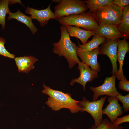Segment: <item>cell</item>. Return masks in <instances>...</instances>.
<instances>
[{
    "mask_svg": "<svg viewBox=\"0 0 129 129\" xmlns=\"http://www.w3.org/2000/svg\"><path fill=\"white\" fill-rule=\"evenodd\" d=\"M116 75H113L111 77H107L103 83L96 87H91L90 89L93 92V101H96L100 96L106 95L112 97H116L120 93L117 90L115 86Z\"/></svg>",
    "mask_w": 129,
    "mask_h": 129,
    "instance_id": "52a82bcc",
    "label": "cell"
},
{
    "mask_svg": "<svg viewBox=\"0 0 129 129\" xmlns=\"http://www.w3.org/2000/svg\"><path fill=\"white\" fill-rule=\"evenodd\" d=\"M122 103L123 106L122 108L124 111L127 112L129 111V94L125 96H123L119 93L116 97Z\"/></svg>",
    "mask_w": 129,
    "mask_h": 129,
    "instance_id": "cb8c5ba5",
    "label": "cell"
},
{
    "mask_svg": "<svg viewBox=\"0 0 129 129\" xmlns=\"http://www.w3.org/2000/svg\"><path fill=\"white\" fill-rule=\"evenodd\" d=\"M19 3L24 6L20 0H0V25H1L3 29L5 28V19L7 14H9L10 11L9 5Z\"/></svg>",
    "mask_w": 129,
    "mask_h": 129,
    "instance_id": "ac0fdd59",
    "label": "cell"
},
{
    "mask_svg": "<svg viewBox=\"0 0 129 129\" xmlns=\"http://www.w3.org/2000/svg\"><path fill=\"white\" fill-rule=\"evenodd\" d=\"M129 47L128 42L126 39H119L117 51V60L118 62L119 67L116 74V77L118 80L122 79H126L124 75L123 67V61L126 53L129 51Z\"/></svg>",
    "mask_w": 129,
    "mask_h": 129,
    "instance_id": "5bb4252c",
    "label": "cell"
},
{
    "mask_svg": "<svg viewBox=\"0 0 129 129\" xmlns=\"http://www.w3.org/2000/svg\"><path fill=\"white\" fill-rule=\"evenodd\" d=\"M113 0H87L85 3L90 12L92 13L99 8L113 3Z\"/></svg>",
    "mask_w": 129,
    "mask_h": 129,
    "instance_id": "44dd1931",
    "label": "cell"
},
{
    "mask_svg": "<svg viewBox=\"0 0 129 129\" xmlns=\"http://www.w3.org/2000/svg\"><path fill=\"white\" fill-rule=\"evenodd\" d=\"M43 87L44 89L42 92L49 96L45 104L52 110L57 111L65 108L69 109L72 113L80 111L79 101L72 98L70 93L52 89L44 84H43Z\"/></svg>",
    "mask_w": 129,
    "mask_h": 129,
    "instance_id": "6da1fadb",
    "label": "cell"
},
{
    "mask_svg": "<svg viewBox=\"0 0 129 129\" xmlns=\"http://www.w3.org/2000/svg\"><path fill=\"white\" fill-rule=\"evenodd\" d=\"M61 1V0H53L52 2L55 3H59Z\"/></svg>",
    "mask_w": 129,
    "mask_h": 129,
    "instance_id": "83f0119b",
    "label": "cell"
},
{
    "mask_svg": "<svg viewBox=\"0 0 129 129\" xmlns=\"http://www.w3.org/2000/svg\"><path fill=\"white\" fill-rule=\"evenodd\" d=\"M51 3L46 8L38 10L27 6L25 11L26 13L31 15L32 19L38 20L41 26L46 25L49 20L54 19L58 20L55 17L54 13L52 12L50 9Z\"/></svg>",
    "mask_w": 129,
    "mask_h": 129,
    "instance_id": "8fae6325",
    "label": "cell"
},
{
    "mask_svg": "<svg viewBox=\"0 0 129 129\" xmlns=\"http://www.w3.org/2000/svg\"><path fill=\"white\" fill-rule=\"evenodd\" d=\"M78 69L80 74L77 78L72 79L70 84L73 86L75 83H77L82 85L83 90L85 91V85L86 83L90 82L94 79L99 77L98 73L92 70L89 66L85 63L80 61L78 63Z\"/></svg>",
    "mask_w": 129,
    "mask_h": 129,
    "instance_id": "30bf717a",
    "label": "cell"
},
{
    "mask_svg": "<svg viewBox=\"0 0 129 129\" xmlns=\"http://www.w3.org/2000/svg\"><path fill=\"white\" fill-rule=\"evenodd\" d=\"M66 129H72V128H71L68 127H67Z\"/></svg>",
    "mask_w": 129,
    "mask_h": 129,
    "instance_id": "f1b7e54d",
    "label": "cell"
},
{
    "mask_svg": "<svg viewBox=\"0 0 129 129\" xmlns=\"http://www.w3.org/2000/svg\"><path fill=\"white\" fill-rule=\"evenodd\" d=\"M106 40L103 37L95 34L93 35L92 39L84 44H81L78 41V46L79 48L87 51H91L99 47Z\"/></svg>",
    "mask_w": 129,
    "mask_h": 129,
    "instance_id": "ffe728a7",
    "label": "cell"
},
{
    "mask_svg": "<svg viewBox=\"0 0 129 129\" xmlns=\"http://www.w3.org/2000/svg\"><path fill=\"white\" fill-rule=\"evenodd\" d=\"M118 101L116 97L109 96L108 98L109 104L102 110V115H107L112 123L118 116H122L123 113L122 108Z\"/></svg>",
    "mask_w": 129,
    "mask_h": 129,
    "instance_id": "7c38bea8",
    "label": "cell"
},
{
    "mask_svg": "<svg viewBox=\"0 0 129 129\" xmlns=\"http://www.w3.org/2000/svg\"><path fill=\"white\" fill-rule=\"evenodd\" d=\"M118 86L119 89L127 92H129V81L127 79H120Z\"/></svg>",
    "mask_w": 129,
    "mask_h": 129,
    "instance_id": "d4e9b609",
    "label": "cell"
},
{
    "mask_svg": "<svg viewBox=\"0 0 129 129\" xmlns=\"http://www.w3.org/2000/svg\"><path fill=\"white\" fill-rule=\"evenodd\" d=\"M58 20L63 26H75L88 31H95L99 24L89 12L63 16Z\"/></svg>",
    "mask_w": 129,
    "mask_h": 129,
    "instance_id": "277c9868",
    "label": "cell"
},
{
    "mask_svg": "<svg viewBox=\"0 0 129 129\" xmlns=\"http://www.w3.org/2000/svg\"><path fill=\"white\" fill-rule=\"evenodd\" d=\"M11 19H15L26 25L29 29L32 34L35 33L38 29L33 23L31 16H27L19 10L15 13L10 12L8 17V20Z\"/></svg>",
    "mask_w": 129,
    "mask_h": 129,
    "instance_id": "e0dca14e",
    "label": "cell"
},
{
    "mask_svg": "<svg viewBox=\"0 0 129 129\" xmlns=\"http://www.w3.org/2000/svg\"><path fill=\"white\" fill-rule=\"evenodd\" d=\"M113 3L119 7L124 8L129 5V0H114Z\"/></svg>",
    "mask_w": 129,
    "mask_h": 129,
    "instance_id": "4316f807",
    "label": "cell"
},
{
    "mask_svg": "<svg viewBox=\"0 0 129 129\" xmlns=\"http://www.w3.org/2000/svg\"><path fill=\"white\" fill-rule=\"evenodd\" d=\"M129 122V115L124 116L121 117L117 118L113 123L116 126H118L121 124Z\"/></svg>",
    "mask_w": 129,
    "mask_h": 129,
    "instance_id": "484cf974",
    "label": "cell"
},
{
    "mask_svg": "<svg viewBox=\"0 0 129 129\" xmlns=\"http://www.w3.org/2000/svg\"><path fill=\"white\" fill-rule=\"evenodd\" d=\"M124 39H126L129 34V5L123 8L122 20L118 28Z\"/></svg>",
    "mask_w": 129,
    "mask_h": 129,
    "instance_id": "d6986e66",
    "label": "cell"
},
{
    "mask_svg": "<svg viewBox=\"0 0 129 129\" xmlns=\"http://www.w3.org/2000/svg\"><path fill=\"white\" fill-rule=\"evenodd\" d=\"M64 26L70 36L78 38L81 41L83 44L87 43L89 38L95 34V31L86 30L80 27L72 26Z\"/></svg>",
    "mask_w": 129,
    "mask_h": 129,
    "instance_id": "9a60e30c",
    "label": "cell"
},
{
    "mask_svg": "<svg viewBox=\"0 0 129 129\" xmlns=\"http://www.w3.org/2000/svg\"><path fill=\"white\" fill-rule=\"evenodd\" d=\"M99 47L91 51H87L79 48L78 46L76 50L77 56L81 62L90 66L91 68L97 73L100 71V66L97 60Z\"/></svg>",
    "mask_w": 129,
    "mask_h": 129,
    "instance_id": "9c48e42d",
    "label": "cell"
},
{
    "mask_svg": "<svg viewBox=\"0 0 129 129\" xmlns=\"http://www.w3.org/2000/svg\"><path fill=\"white\" fill-rule=\"evenodd\" d=\"M14 59L19 72L27 74L34 68V64L38 60L36 58L30 56L16 57Z\"/></svg>",
    "mask_w": 129,
    "mask_h": 129,
    "instance_id": "2e32d148",
    "label": "cell"
},
{
    "mask_svg": "<svg viewBox=\"0 0 129 129\" xmlns=\"http://www.w3.org/2000/svg\"><path fill=\"white\" fill-rule=\"evenodd\" d=\"M123 8L112 3L92 13L99 24L117 26L121 22Z\"/></svg>",
    "mask_w": 129,
    "mask_h": 129,
    "instance_id": "3957f363",
    "label": "cell"
},
{
    "mask_svg": "<svg viewBox=\"0 0 129 129\" xmlns=\"http://www.w3.org/2000/svg\"><path fill=\"white\" fill-rule=\"evenodd\" d=\"M6 43L5 39L3 37H0V55L11 59H15V54L10 53L5 48L4 44Z\"/></svg>",
    "mask_w": 129,
    "mask_h": 129,
    "instance_id": "603a6c76",
    "label": "cell"
},
{
    "mask_svg": "<svg viewBox=\"0 0 129 129\" xmlns=\"http://www.w3.org/2000/svg\"><path fill=\"white\" fill-rule=\"evenodd\" d=\"M108 96L102 97L99 100L90 101L85 97H83L79 105L81 107L80 111L82 113L86 111L89 113L94 120V125L98 127L102 120V111L103 105Z\"/></svg>",
    "mask_w": 129,
    "mask_h": 129,
    "instance_id": "8992f818",
    "label": "cell"
},
{
    "mask_svg": "<svg viewBox=\"0 0 129 129\" xmlns=\"http://www.w3.org/2000/svg\"><path fill=\"white\" fill-rule=\"evenodd\" d=\"M95 34L105 38L108 40H115L123 37L117 26L99 24L95 31Z\"/></svg>",
    "mask_w": 129,
    "mask_h": 129,
    "instance_id": "4fadbf2b",
    "label": "cell"
},
{
    "mask_svg": "<svg viewBox=\"0 0 129 129\" xmlns=\"http://www.w3.org/2000/svg\"><path fill=\"white\" fill-rule=\"evenodd\" d=\"M61 36L59 41L53 43V51L59 56H63L67 60L69 67L71 69L80 61L76 53L78 46L71 40L65 27L60 26Z\"/></svg>",
    "mask_w": 129,
    "mask_h": 129,
    "instance_id": "7a4b0ae2",
    "label": "cell"
},
{
    "mask_svg": "<svg viewBox=\"0 0 129 129\" xmlns=\"http://www.w3.org/2000/svg\"><path fill=\"white\" fill-rule=\"evenodd\" d=\"M119 39H106L99 48L98 54L106 55L110 59L112 65V75H116L118 70L117 62V48Z\"/></svg>",
    "mask_w": 129,
    "mask_h": 129,
    "instance_id": "ba28073f",
    "label": "cell"
},
{
    "mask_svg": "<svg viewBox=\"0 0 129 129\" xmlns=\"http://www.w3.org/2000/svg\"><path fill=\"white\" fill-rule=\"evenodd\" d=\"M88 8L85 1L61 0L54 8V15L57 19L64 16L85 12Z\"/></svg>",
    "mask_w": 129,
    "mask_h": 129,
    "instance_id": "5b68a950",
    "label": "cell"
},
{
    "mask_svg": "<svg viewBox=\"0 0 129 129\" xmlns=\"http://www.w3.org/2000/svg\"><path fill=\"white\" fill-rule=\"evenodd\" d=\"M87 129H123V128L122 126L114 125L107 118H104L98 126L96 127L94 125H92Z\"/></svg>",
    "mask_w": 129,
    "mask_h": 129,
    "instance_id": "7402d4cb",
    "label": "cell"
}]
</instances>
